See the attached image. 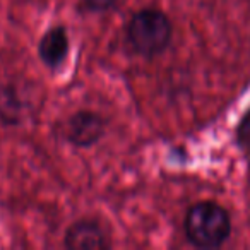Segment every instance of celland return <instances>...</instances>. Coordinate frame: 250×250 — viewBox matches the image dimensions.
<instances>
[{
    "label": "cell",
    "mask_w": 250,
    "mask_h": 250,
    "mask_svg": "<svg viewBox=\"0 0 250 250\" xmlns=\"http://www.w3.org/2000/svg\"><path fill=\"white\" fill-rule=\"evenodd\" d=\"M231 231V219L223 206L211 201L194 204L185 218V233L195 247L214 249L226 242Z\"/></svg>",
    "instance_id": "1"
},
{
    "label": "cell",
    "mask_w": 250,
    "mask_h": 250,
    "mask_svg": "<svg viewBox=\"0 0 250 250\" xmlns=\"http://www.w3.org/2000/svg\"><path fill=\"white\" fill-rule=\"evenodd\" d=\"M127 38L141 55H158L171 40V22L158 9H144L132 16L127 26Z\"/></svg>",
    "instance_id": "2"
},
{
    "label": "cell",
    "mask_w": 250,
    "mask_h": 250,
    "mask_svg": "<svg viewBox=\"0 0 250 250\" xmlns=\"http://www.w3.org/2000/svg\"><path fill=\"white\" fill-rule=\"evenodd\" d=\"M104 132V122L94 111H77L67 120L65 137L72 144L86 147L94 144Z\"/></svg>",
    "instance_id": "3"
},
{
    "label": "cell",
    "mask_w": 250,
    "mask_h": 250,
    "mask_svg": "<svg viewBox=\"0 0 250 250\" xmlns=\"http://www.w3.org/2000/svg\"><path fill=\"white\" fill-rule=\"evenodd\" d=\"M65 247L72 250H101L108 249L106 233L103 231L98 223L94 221H77L67 229L65 233Z\"/></svg>",
    "instance_id": "4"
},
{
    "label": "cell",
    "mask_w": 250,
    "mask_h": 250,
    "mask_svg": "<svg viewBox=\"0 0 250 250\" xmlns=\"http://www.w3.org/2000/svg\"><path fill=\"white\" fill-rule=\"evenodd\" d=\"M38 53L45 65H48L50 69H57L69 53V36L65 28L63 26L50 28L40 40Z\"/></svg>",
    "instance_id": "5"
},
{
    "label": "cell",
    "mask_w": 250,
    "mask_h": 250,
    "mask_svg": "<svg viewBox=\"0 0 250 250\" xmlns=\"http://www.w3.org/2000/svg\"><path fill=\"white\" fill-rule=\"evenodd\" d=\"M19 111H21V101L12 87H2L0 89V120L4 124H18Z\"/></svg>",
    "instance_id": "6"
},
{
    "label": "cell",
    "mask_w": 250,
    "mask_h": 250,
    "mask_svg": "<svg viewBox=\"0 0 250 250\" xmlns=\"http://www.w3.org/2000/svg\"><path fill=\"white\" fill-rule=\"evenodd\" d=\"M83 4L91 12H103L106 9L113 7L117 4V0H83Z\"/></svg>",
    "instance_id": "7"
},
{
    "label": "cell",
    "mask_w": 250,
    "mask_h": 250,
    "mask_svg": "<svg viewBox=\"0 0 250 250\" xmlns=\"http://www.w3.org/2000/svg\"><path fill=\"white\" fill-rule=\"evenodd\" d=\"M238 132H240V139H242V141H249L250 139V111H249V115L245 117V120L242 122V125H240Z\"/></svg>",
    "instance_id": "8"
}]
</instances>
